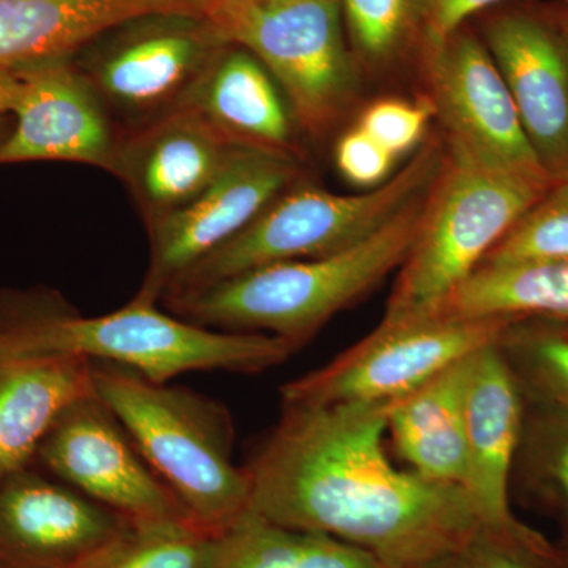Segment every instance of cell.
I'll return each instance as SVG.
<instances>
[{"instance_id": "obj_1", "label": "cell", "mask_w": 568, "mask_h": 568, "mask_svg": "<svg viewBox=\"0 0 568 568\" xmlns=\"http://www.w3.org/2000/svg\"><path fill=\"white\" fill-rule=\"evenodd\" d=\"M390 403L282 406L246 467L250 511L368 552L384 568H426L481 530L458 485L398 469L386 450Z\"/></svg>"}, {"instance_id": "obj_2", "label": "cell", "mask_w": 568, "mask_h": 568, "mask_svg": "<svg viewBox=\"0 0 568 568\" xmlns=\"http://www.w3.org/2000/svg\"><path fill=\"white\" fill-rule=\"evenodd\" d=\"M426 196L345 252L263 265L201 290L164 295V304L201 327L272 335L298 349L332 316L399 271L420 230Z\"/></svg>"}, {"instance_id": "obj_3", "label": "cell", "mask_w": 568, "mask_h": 568, "mask_svg": "<svg viewBox=\"0 0 568 568\" xmlns=\"http://www.w3.org/2000/svg\"><path fill=\"white\" fill-rule=\"evenodd\" d=\"M0 312L37 349L126 366L160 384L192 372L260 373L295 351L276 336L212 331L166 315L138 294L103 316L78 315L50 293L0 295Z\"/></svg>"}, {"instance_id": "obj_4", "label": "cell", "mask_w": 568, "mask_h": 568, "mask_svg": "<svg viewBox=\"0 0 568 568\" xmlns=\"http://www.w3.org/2000/svg\"><path fill=\"white\" fill-rule=\"evenodd\" d=\"M92 384L196 525L222 534L250 510L252 480L234 463L226 407L104 362H92Z\"/></svg>"}, {"instance_id": "obj_5", "label": "cell", "mask_w": 568, "mask_h": 568, "mask_svg": "<svg viewBox=\"0 0 568 568\" xmlns=\"http://www.w3.org/2000/svg\"><path fill=\"white\" fill-rule=\"evenodd\" d=\"M551 185L446 142L420 230L399 267L383 323L435 316Z\"/></svg>"}, {"instance_id": "obj_6", "label": "cell", "mask_w": 568, "mask_h": 568, "mask_svg": "<svg viewBox=\"0 0 568 568\" xmlns=\"http://www.w3.org/2000/svg\"><path fill=\"white\" fill-rule=\"evenodd\" d=\"M444 155L446 148L439 141L428 142L399 173L364 193L290 186L244 231L193 265L164 295L201 290L267 264L317 260L353 248L428 193Z\"/></svg>"}, {"instance_id": "obj_7", "label": "cell", "mask_w": 568, "mask_h": 568, "mask_svg": "<svg viewBox=\"0 0 568 568\" xmlns=\"http://www.w3.org/2000/svg\"><path fill=\"white\" fill-rule=\"evenodd\" d=\"M204 13L274 77L298 129L320 136L353 103L357 61L339 0H207Z\"/></svg>"}, {"instance_id": "obj_8", "label": "cell", "mask_w": 568, "mask_h": 568, "mask_svg": "<svg viewBox=\"0 0 568 568\" xmlns=\"http://www.w3.org/2000/svg\"><path fill=\"white\" fill-rule=\"evenodd\" d=\"M517 320L435 315L383 323L345 353L282 387L283 406L376 405L424 386L448 366L499 343Z\"/></svg>"}, {"instance_id": "obj_9", "label": "cell", "mask_w": 568, "mask_h": 568, "mask_svg": "<svg viewBox=\"0 0 568 568\" xmlns=\"http://www.w3.org/2000/svg\"><path fill=\"white\" fill-rule=\"evenodd\" d=\"M230 43L204 11H164L122 22L82 48L77 65L104 106L138 125L181 102Z\"/></svg>"}, {"instance_id": "obj_10", "label": "cell", "mask_w": 568, "mask_h": 568, "mask_svg": "<svg viewBox=\"0 0 568 568\" xmlns=\"http://www.w3.org/2000/svg\"><path fill=\"white\" fill-rule=\"evenodd\" d=\"M33 462L134 528L196 525L95 392L63 410Z\"/></svg>"}, {"instance_id": "obj_11", "label": "cell", "mask_w": 568, "mask_h": 568, "mask_svg": "<svg viewBox=\"0 0 568 568\" xmlns=\"http://www.w3.org/2000/svg\"><path fill=\"white\" fill-rule=\"evenodd\" d=\"M17 118L0 164L70 162L112 171L119 136L73 55L0 67V115Z\"/></svg>"}, {"instance_id": "obj_12", "label": "cell", "mask_w": 568, "mask_h": 568, "mask_svg": "<svg viewBox=\"0 0 568 568\" xmlns=\"http://www.w3.org/2000/svg\"><path fill=\"white\" fill-rule=\"evenodd\" d=\"M297 178L295 156L235 145L200 196L148 223L151 260L138 295L159 302L183 274L244 231Z\"/></svg>"}, {"instance_id": "obj_13", "label": "cell", "mask_w": 568, "mask_h": 568, "mask_svg": "<svg viewBox=\"0 0 568 568\" xmlns=\"http://www.w3.org/2000/svg\"><path fill=\"white\" fill-rule=\"evenodd\" d=\"M429 102L447 142L545 185L551 179L526 136L506 81L481 37L462 26L439 40H425Z\"/></svg>"}, {"instance_id": "obj_14", "label": "cell", "mask_w": 568, "mask_h": 568, "mask_svg": "<svg viewBox=\"0 0 568 568\" xmlns=\"http://www.w3.org/2000/svg\"><path fill=\"white\" fill-rule=\"evenodd\" d=\"M481 40L545 173L568 179V39L551 9L518 3L489 14Z\"/></svg>"}, {"instance_id": "obj_15", "label": "cell", "mask_w": 568, "mask_h": 568, "mask_svg": "<svg viewBox=\"0 0 568 568\" xmlns=\"http://www.w3.org/2000/svg\"><path fill=\"white\" fill-rule=\"evenodd\" d=\"M521 379L499 343L470 357L466 387L467 469L465 491L489 536L552 551L545 538L515 518L510 480L525 429Z\"/></svg>"}, {"instance_id": "obj_16", "label": "cell", "mask_w": 568, "mask_h": 568, "mask_svg": "<svg viewBox=\"0 0 568 568\" xmlns=\"http://www.w3.org/2000/svg\"><path fill=\"white\" fill-rule=\"evenodd\" d=\"M130 526L32 463L0 480L2 566L88 568Z\"/></svg>"}, {"instance_id": "obj_17", "label": "cell", "mask_w": 568, "mask_h": 568, "mask_svg": "<svg viewBox=\"0 0 568 568\" xmlns=\"http://www.w3.org/2000/svg\"><path fill=\"white\" fill-rule=\"evenodd\" d=\"M235 145L196 111L174 106L119 136L111 173L129 185L151 223L200 196Z\"/></svg>"}, {"instance_id": "obj_18", "label": "cell", "mask_w": 568, "mask_h": 568, "mask_svg": "<svg viewBox=\"0 0 568 568\" xmlns=\"http://www.w3.org/2000/svg\"><path fill=\"white\" fill-rule=\"evenodd\" d=\"M92 394L91 361L37 349L0 315V480L31 465L63 410Z\"/></svg>"}, {"instance_id": "obj_19", "label": "cell", "mask_w": 568, "mask_h": 568, "mask_svg": "<svg viewBox=\"0 0 568 568\" xmlns=\"http://www.w3.org/2000/svg\"><path fill=\"white\" fill-rule=\"evenodd\" d=\"M175 106L203 115L231 142L295 156L297 123L286 97L263 63L227 43Z\"/></svg>"}, {"instance_id": "obj_20", "label": "cell", "mask_w": 568, "mask_h": 568, "mask_svg": "<svg viewBox=\"0 0 568 568\" xmlns=\"http://www.w3.org/2000/svg\"><path fill=\"white\" fill-rule=\"evenodd\" d=\"M203 10V0H0V67L73 55L142 14Z\"/></svg>"}, {"instance_id": "obj_21", "label": "cell", "mask_w": 568, "mask_h": 568, "mask_svg": "<svg viewBox=\"0 0 568 568\" xmlns=\"http://www.w3.org/2000/svg\"><path fill=\"white\" fill-rule=\"evenodd\" d=\"M470 357L448 366L424 386L396 399L387 433L410 470L436 484L465 485L466 387Z\"/></svg>"}, {"instance_id": "obj_22", "label": "cell", "mask_w": 568, "mask_h": 568, "mask_svg": "<svg viewBox=\"0 0 568 568\" xmlns=\"http://www.w3.org/2000/svg\"><path fill=\"white\" fill-rule=\"evenodd\" d=\"M437 315L568 321V261L478 265Z\"/></svg>"}, {"instance_id": "obj_23", "label": "cell", "mask_w": 568, "mask_h": 568, "mask_svg": "<svg viewBox=\"0 0 568 568\" xmlns=\"http://www.w3.org/2000/svg\"><path fill=\"white\" fill-rule=\"evenodd\" d=\"M211 568H384L372 555L323 534L246 511L216 538Z\"/></svg>"}, {"instance_id": "obj_24", "label": "cell", "mask_w": 568, "mask_h": 568, "mask_svg": "<svg viewBox=\"0 0 568 568\" xmlns=\"http://www.w3.org/2000/svg\"><path fill=\"white\" fill-rule=\"evenodd\" d=\"M355 61L394 62L426 31L428 0H339Z\"/></svg>"}, {"instance_id": "obj_25", "label": "cell", "mask_w": 568, "mask_h": 568, "mask_svg": "<svg viewBox=\"0 0 568 568\" xmlns=\"http://www.w3.org/2000/svg\"><path fill=\"white\" fill-rule=\"evenodd\" d=\"M216 538L193 523L130 526L88 568H211Z\"/></svg>"}, {"instance_id": "obj_26", "label": "cell", "mask_w": 568, "mask_h": 568, "mask_svg": "<svg viewBox=\"0 0 568 568\" xmlns=\"http://www.w3.org/2000/svg\"><path fill=\"white\" fill-rule=\"evenodd\" d=\"M500 347L511 366H519L537 398L568 407V321H514Z\"/></svg>"}, {"instance_id": "obj_27", "label": "cell", "mask_w": 568, "mask_h": 568, "mask_svg": "<svg viewBox=\"0 0 568 568\" xmlns=\"http://www.w3.org/2000/svg\"><path fill=\"white\" fill-rule=\"evenodd\" d=\"M538 261H568V179L552 183L497 242L481 264Z\"/></svg>"}, {"instance_id": "obj_28", "label": "cell", "mask_w": 568, "mask_h": 568, "mask_svg": "<svg viewBox=\"0 0 568 568\" xmlns=\"http://www.w3.org/2000/svg\"><path fill=\"white\" fill-rule=\"evenodd\" d=\"M519 455L532 484L568 517V407L537 398L525 417Z\"/></svg>"}, {"instance_id": "obj_29", "label": "cell", "mask_w": 568, "mask_h": 568, "mask_svg": "<svg viewBox=\"0 0 568 568\" xmlns=\"http://www.w3.org/2000/svg\"><path fill=\"white\" fill-rule=\"evenodd\" d=\"M435 115L432 102L410 103L406 100H381L362 114L361 126L392 155L416 148Z\"/></svg>"}, {"instance_id": "obj_30", "label": "cell", "mask_w": 568, "mask_h": 568, "mask_svg": "<svg viewBox=\"0 0 568 568\" xmlns=\"http://www.w3.org/2000/svg\"><path fill=\"white\" fill-rule=\"evenodd\" d=\"M336 166L354 185L375 189L388 179L395 156L373 140L361 126L343 134L336 144Z\"/></svg>"}, {"instance_id": "obj_31", "label": "cell", "mask_w": 568, "mask_h": 568, "mask_svg": "<svg viewBox=\"0 0 568 568\" xmlns=\"http://www.w3.org/2000/svg\"><path fill=\"white\" fill-rule=\"evenodd\" d=\"M474 568H548L559 562L556 552L537 551L525 545L503 540L484 532L477 534L466 549Z\"/></svg>"}, {"instance_id": "obj_32", "label": "cell", "mask_w": 568, "mask_h": 568, "mask_svg": "<svg viewBox=\"0 0 568 568\" xmlns=\"http://www.w3.org/2000/svg\"><path fill=\"white\" fill-rule=\"evenodd\" d=\"M507 0H428L425 40H439L466 24L470 17Z\"/></svg>"}, {"instance_id": "obj_33", "label": "cell", "mask_w": 568, "mask_h": 568, "mask_svg": "<svg viewBox=\"0 0 568 568\" xmlns=\"http://www.w3.org/2000/svg\"><path fill=\"white\" fill-rule=\"evenodd\" d=\"M426 568H474L470 560L467 559L466 552L459 555L447 556V558L439 559L437 562L432 564Z\"/></svg>"}, {"instance_id": "obj_34", "label": "cell", "mask_w": 568, "mask_h": 568, "mask_svg": "<svg viewBox=\"0 0 568 568\" xmlns=\"http://www.w3.org/2000/svg\"><path fill=\"white\" fill-rule=\"evenodd\" d=\"M549 9H551L552 17H555L556 22L568 39V0H559V2L549 6Z\"/></svg>"}, {"instance_id": "obj_35", "label": "cell", "mask_w": 568, "mask_h": 568, "mask_svg": "<svg viewBox=\"0 0 568 568\" xmlns=\"http://www.w3.org/2000/svg\"><path fill=\"white\" fill-rule=\"evenodd\" d=\"M6 130H7V118L6 115H0V142L6 140Z\"/></svg>"}, {"instance_id": "obj_36", "label": "cell", "mask_w": 568, "mask_h": 568, "mask_svg": "<svg viewBox=\"0 0 568 568\" xmlns=\"http://www.w3.org/2000/svg\"><path fill=\"white\" fill-rule=\"evenodd\" d=\"M207 2V0H205ZM235 2H248V3H268V2H280V0H235ZM205 6V3H204Z\"/></svg>"}, {"instance_id": "obj_37", "label": "cell", "mask_w": 568, "mask_h": 568, "mask_svg": "<svg viewBox=\"0 0 568 568\" xmlns=\"http://www.w3.org/2000/svg\"><path fill=\"white\" fill-rule=\"evenodd\" d=\"M0 568H22V567L2 566V564H0Z\"/></svg>"}, {"instance_id": "obj_38", "label": "cell", "mask_w": 568, "mask_h": 568, "mask_svg": "<svg viewBox=\"0 0 568 568\" xmlns=\"http://www.w3.org/2000/svg\"><path fill=\"white\" fill-rule=\"evenodd\" d=\"M204 3H205V0H204Z\"/></svg>"}]
</instances>
